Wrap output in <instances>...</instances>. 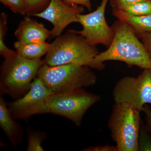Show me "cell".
I'll return each instance as SVG.
<instances>
[{
    "label": "cell",
    "mask_w": 151,
    "mask_h": 151,
    "mask_svg": "<svg viewBox=\"0 0 151 151\" xmlns=\"http://www.w3.org/2000/svg\"><path fill=\"white\" fill-rule=\"evenodd\" d=\"M111 26L114 32L113 41L106 50L94 58L95 69L103 70L105 67L104 62L115 60L124 62L129 67L135 66L151 70L150 57L134 29L118 19Z\"/></svg>",
    "instance_id": "obj_1"
},
{
    "label": "cell",
    "mask_w": 151,
    "mask_h": 151,
    "mask_svg": "<svg viewBox=\"0 0 151 151\" xmlns=\"http://www.w3.org/2000/svg\"><path fill=\"white\" fill-rule=\"evenodd\" d=\"M99 52L96 45L90 44L83 36L68 30L50 44L43 63L51 66L76 64L95 69L93 60Z\"/></svg>",
    "instance_id": "obj_2"
},
{
    "label": "cell",
    "mask_w": 151,
    "mask_h": 151,
    "mask_svg": "<svg viewBox=\"0 0 151 151\" xmlns=\"http://www.w3.org/2000/svg\"><path fill=\"white\" fill-rule=\"evenodd\" d=\"M43 64L41 58L27 59L18 54L4 59L1 67V94H7L15 100L24 96Z\"/></svg>",
    "instance_id": "obj_3"
},
{
    "label": "cell",
    "mask_w": 151,
    "mask_h": 151,
    "mask_svg": "<svg viewBox=\"0 0 151 151\" xmlns=\"http://www.w3.org/2000/svg\"><path fill=\"white\" fill-rule=\"evenodd\" d=\"M87 66L65 64L51 66L43 64L37 77L52 94L68 92L93 86L97 76Z\"/></svg>",
    "instance_id": "obj_4"
},
{
    "label": "cell",
    "mask_w": 151,
    "mask_h": 151,
    "mask_svg": "<svg viewBox=\"0 0 151 151\" xmlns=\"http://www.w3.org/2000/svg\"><path fill=\"white\" fill-rule=\"evenodd\" d=\"M141 113L125 104L114 103L108 127L117 151H139Z\"/></svg>",
    "instance_id": "obj_5"
},
{
    "label": "cell",
    "mask_w": 151,
    "mask_h": 151,
    "mask_svg": "<svg viewBox=\"0 0 151 151\" xmlns=\"http://www.w3.org/2000/svg\"><path fill=\"white\" fill-rule=\"evenodd\" d=\"M101 100L100 95L84 89L52 94L47 102L48 113L65 117L77 127L87 110Z\"/></svg>",
    "instance_id": "obj_6"
},
{
    "label": "cell",
    "mask_w": 151,
    "mask_h": 151,
    "mask_svg": "<svg viewBox=\"0 0 151 151\" xmlns=\"http://www.w3.org/2000/svg\"><path fill=\"white\" fill-rule=\"evenodd\" d=\"M115 103L124 104L142 112L146 104H151V70L145 69L137 77L126 76L113 87Z\"/></svg>",
    "instance_id": "obj_7"
},
{
    "label": "cell",
    "mask_w": 151,
    "mask_h": 151,
    "mask_svg": "<svg viewBox=\"0 0 151 151\" xmlns=\"http://www.w3.org/2000/svg\"><path fill=\"white\" fill-rule=\"evenodd\" d=\"M109 1V0H102L100 5L94 12L78 15V22L83 28L81 30H70L83 36L92 45L101 44L109 47L114 37L113 28L108 24L105 17Z\"/></svg>",
    "instance_id": "obj_8"
},
{
    "label": "cell",
    "mask_w": 151,
    "mask_h": 151,
    "mask_svg": "<svg viewBox=\"0 0 151 151\" xmlns=\"http://www.w3.org/2000/svg\"><path fill=\"white\" fill-rule=\"evenodd\" d=\"M52 94L36 76L24 96L7 103L9 111L14 119L24 121L35 115L48 113L47 102Z\"/></svg>",
    "instance_id": "obj_9"
},
{
    "label": "cell",
    "mask_w": 151,
    "mask_h": 151,
    "mask_svg": "<svg viewBox=\"0 0 151 151\" xmlns=\"http://www.w3.org/2000/svg\"><path fill=\"white\" fill-rule=\"evenodd\" d=\"M82 6H70L62 0H50L42 12L31 15L45 19L53 25L51 37L61 35L63 30L72 23L78 22V16L84 12Z\"/></svg>",
    "instance_id": "obj_10"
},
{
    "label": "cell",
    "mask_w": 151,
    "mask_h": 151,
    "mask_svg": "<svg viewBox=\"0 0 151 151\" xmlns=\"http://www.w3.org/2000/svg\"><path fill=\"white\" fill-rule=\"evenodd\" d=\"M14 35L17 41L21 43H37L46 42L51 37V31L28 15L20 23L15 31Z\"/></svg>",
    "instance_id": "obj_11"
},
{
    "label": "cell",
    "mask_w": 151,
    "mask_h": 151,
    "mask_svg": "<svg viewBox=\"0 0 151 151\" xmlns=\"http://www.w3.org/2000/svg\"><path fill=\"white\" fill-rule=\"evenodd\" d=\"M11 115L7 103L0 97V126L11 144L14 147L22 140L23 133L20 124L15 122Z\"/></svg>",
    "instance_id": "obj_12"
},
{
    "label": "cell",
    "mask_w": 151,
    "mask_h": 151,
    "mask_svg": "<svg viewBox=\"0 0 151 151\" xmlns=\"http://www.w3.org/2000/svg\"><path fill=\"white\" fill-rule=\"evenodd\" d=\"M112 14L133 27L138 37L144 34L151 33V15H130L116 9H112Z\"/></svg>",
    "instance_id": "obj_13"
},
{
    "label": "cell",
    "mask_w": 151,
    "mask_h": 151,
    "mask_svg": "<svg viewBox=\"0 0 151 151\" xmlns=\"http://www.w3.org/2000/svg\"><path fill=\"white\" fill-rule=\"evenodd\" d=\"M50 44L46 42L24 44L15 42L14 47L17 54L24 58L28 59L41 58L48 52Z\"/></svg>",
    "instance_id": "obj_14"
},
{
    "label": "cell",
    "mask_w": 151,
    "mask_h": 151,
    "mask_svg": "<svg viewBox=\"0 0 151 151\" xmlns=\"http://www.w3.org/2000/svg\"><path fill=\"white\" fill-rule=\"evenodd\" d=\"M7 19L6 14L1 13L0 15V54L4 59L11 58L17 54L16 51L7 47L4 42L5 37L7 31Z\"/></svg>",
    "instance_id": "obj_15"
},
{
    "label": "cell",
    "mask_w": 151,
    "mask_h": 151,
    "mask_svg": "<svg viewBox=\"0 0 151 151\" xmlns=\"http://www.w3.org/2000/svg\"><path fill=\"white\" fill-rule=\"evenodd\" d=\"M119 10L128 15L143 16L151 15V1L142 2L124 6Z\"/></svg>",
    "instance_id": "obj_16"
},
{
    "label": "cell",
    "mask_w": 151,
    "mask_h": 151,
    "mask_svg": "<svg viewBox=\"0 0 151 151\" xmlns=\"http://www.w3.org/2000/svg\"><path fill=\"white\" fill-rule=\"evenodd\" d=\"M28 151H44L42 143L46 138L44 132L28 130Z\"/></svg>",
    "instance_id": "obj_17"
},
{
    "label": "cell",
    "mask_w": 151,
    "mask_h": 151,
    "mask_svg": "<svg viewBox=\"0 0 151 151\" xmlns=\"http://www.w3.org/2000/svg\"><path fill=\"white\" fill-rule=\"evenodd\" d=\"M139 151H151V137L143 122L139 135Z\"/></svg>",
    "instance_id": "obj_18"
},
{
    "label": "cell",
    "mask_w": 151,
    "mask_h": 151,
    "mask_svg": "<svg viewBox=\"0 0 151 151\" xmlns=\"http://www.w3.org/2000/svg\"><path fill=\"white\" fill-rule=\"evenodd\" d=\"M0 1L14 13L26 14V0H0Z\"/></svg>",
    "instance_id": "obj_19"
},
{
    "label": "cell",
    "mask_w": 151,
    "mask_h": 151,
    "mask_svg": "<svg viewBox=\"0 0 151 151\" xmlns=\"http://www.w3.org/2000/svg\"><path fill=\"white\" fill-rule=\"evenodd\" d=\"M50 0H26V13L30 16L37 13Z\"/></svg>",
    "instance_id": "obj_20"
},
{
    "label": "cell",
    "mask_w": 151,
    "mask_h": 151,
    "mask_svg": "<svg viewBox=\"0 0 151 151\" xmlns=\"http://www.w3.org/2000/svg\"><path fill=\"white\" fill-rule=\"evenodd\" d=\"M148 1L151 0H109L112 9H120L124 6Z\"/></svg>",
    "instance_id": "obj_21"
},
{
    "label": "cell",
    "mask_w": 151,
    "mask_h": 151,
    "mask_svg": "<svg viewBox=\"0 0 151 151\" xmlns=\"http://www.w3.org/2000/svg\"><path fill=\"white\" fill-rule=\"evenodd\" d=\"M142 112L145 114V127L151 137V107L146 104L144 107Z\"/></svg>",
    "instance_id": "obj_22"
},
{
    "label": "cell",
    "mask_w": 151,
    "mask_h": 151,
    "mask_svg": "<svg viewBox=\"0 0 151 151\" xmlns=\"http://www.w3.org/2000/svg\"><path fill=\"white\" fill-rule=\"evenodd\" d=\"M63 1L68 5H81L89 11L92 10L91 0H63Z\"/></svg>",
    "instance_id": "obj_23"
},
{
    "label": "cell",
    "mask_w": 151,
    "mask_h": 151,
    "mask_svg": "<svg viewBox=\"0 0 151 151\" xmlns=\"http://www.w3.org/2000/svg\"><path fill=\"white\" fill-rule=\"evenodd\" d=\"M82 151H117L116 146L105 145L89 147L81 150Z\"/></svg>",
    "instance_id": "obj_24"
},
{
    "label": "cell",
    "mask_w": 151,
    "mask_h": 151,
    "mask_svg": "<svg viewBox=\"0 0 151 151\" xmlns=\"http://www.w3.org/2000/svg\"><path fill=\"white\" fill-rule=\"evenodd\" d=\"M138 37L144 44L151 59V33L144 34Z\"/></svg>",
    "instance_id": "obj_25"
}]
</instances>
